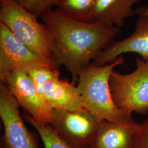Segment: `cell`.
<instances>
[{"mask_svg": "<svg viewBox=\"0 0 148 148\" xmlns=\"http://www.w3.org/2000/svg\"><path fill=\"white\" fill-rule=\"evenodd\" d=\"M141 0H97L90 22L106 27H123L134 14L133 7Z\"/></svg>", "mask_w": 148, "mask_h": 148, "instance_id": "obj_11", "label": "cell"}, {"mask_svg": "<svg viewBox=\"0 0 148 148\" xmlns=\"http://www.w3.org/2000/svg\"><path fill=\"white\" fill-rule=\"evenodd\" d=\"M17 101L5 84L0 85V117L4 127L5 148H39L36 140L24 123Z\"/></svg>", "mask_w": 148, "mask_h": 148, "instance_id": "obj_7", "label": "cell"}, {"mask_svg": "<svg viewBox=\"0 0 148 148\" xmlns=\"http://www.w3.org/2000/svg\"><path fill=\"white\" fill-rule=\"evenodd\" d=\"M134 14L138 16L140 15H148V5H142L138 7L134 10Z\"/></svg>", "mask_w": 148, "mask_h": 148, "instance_id": "obj_18", "label": "cell"}, {"mask_svg": "<svg viewBox=\"0 0 148 148\" xmlns=\"http://www.w3.org/2000/svg\"><path fill=\"white\" fill-rule=\"evenodd\" d=\"M97 0H60L56 8L76 20L90 22Z\"/></svg>", "mask_w": 148, "mask_h": 148, "instance_id": "obj_13", "label": "cell"}, {"mask_svg": "<svg viewBox=\"0 0 148 148\" xmlns=\"http://www.w3.org/2000/svg\"><path fill=\"white\" fill-rule=\"evenodd\" d=\"M3 83L19 106L35 121L44 125L49 124L51 111L40 99L28 74L20 71L13 72Z\"/></svg>", "mask_w": 148, "mask_h": 148, "instance_id": "obj_8", "label": "cell"}, {"mask_svg": "<svg viewBox=\"0 0 148 148\" xmlns=\"http://www.w3.org/2000/svg\"><path fill=\"white\" fill-rule=\"evenodd\" d=\"M26 119L36 130L42 140L45 148H70L48 124L44 125L36 121L29 115H26Z\"/></svg>", "mask_w": 148, "mask_h": 148, "instance_id": "obj_14", "label": "cell"}, {"mask_svg": "<svg viewBox=\"0 0 148 148\" xmlns=\"http://www.w3.org/2000/svg\"><path fill=\"white\" fill-rule=\"evenodd\" d=\"M99 122L85 109L52 110L49 125L70 148H89Z\"/></svg>", "mask_w": 148, "mask_h": 148, "instance_id": "obj_6", "label": "cell"}, {"mask_svg": "<svg viewBox=\"0 0 148 148\" xmlns=\"http://www.w3.org/2000/svg\"><path fill=\"white\" fill-rule=\"evenodd\" d=\"M124 64L125 58L122 56L113 63L104 65L90 63L81 70L77 87L84 108L99 122L106 120L137 129L140 123L123 114L117 107L109 85L110 77L115 68Z\"/></svg>", "mask_w": 148, "mask_h": 148, "instance_id": "obj_2", "label": "cell"}, {"mask_svg": "<svg viewBox=\"0 0 148 148\" xmlns=\"http://www.w3.org/2000/svg\"><path fill=\"white\" fill-rule=\"evenodd\" d=\"M59 67L54 59L43 57L34 53L0 23V79L2 83L14 71L27 74L34 69H57Z\"/></svg>", "mask_w": 148, "mask_h": 148, "instance_id": "obj_5", "label": "cell"}, {"mask_svg": "<svg viewBox=\"0 0 148 148\" xmlns=\"http://www.w3.org/2000/svg\"><path fill=\"white\" fill-rule=\"evenodd\" d=\"M134 148H148V117L136 130Z\"/></svg>", "mask_w": 148, "mask_h": 148, "instance_id": "obj_17", "label": "cell"}, {"mask_svg": "<svg viewBox=\"0 0 148 148\" xmlns=\"http://www.w3.org/2000/svg\"><path fill=\"white\" fill-rule=\"evenodd\" d=\"M137 129L106 120L100 122L89 148H134Z\"/></svg>", "mask_w": 148, "mask_h": 148, "instance_id": "obj_12", "label": "cell"}, {"mask_svg": "<svg viewBox=\"0 0 148 148\" xmlns=\"http://www.w3.org/2000/svg\"><path fill=\"white\" fill-rule=\"evenodd\" d=\"M74 83L55 77L47 80L43 87V95L49 110L74 111L84 109L82 98Z\"/></svg>", "mask_w": 148, "mask_h": 148, "instance_id": "obj_10", "label": "cell"}, {"mask_svg": "<svg viewBox=\"0 0 148 148\" xmlns=\"http://www.w3.org/2000/svg\"><path fill=\"white\" fill-rule=\"evenodd\" d=\"M27 74L32 80L40 99L48 108L43 95V87L46 82L48 79L55 77H60V71L59 69L45 68L34 69L29 71Z\"/></svg>", "mask_w": 148, "mask_h": 148, "instance_id": "obj_15", "label": "cell"}, {"mask_svg": "<svg viewBox=\"0 0 148 148\" xmlns=\"http://www.w3.org/2000/svg\"><path fill=\"white\" fill-rule=\"evenodd\" d=\"M32 14L40 18L53 10L60 0H16Z\"/></svg>", "mask_w": 148, "mask_h": 148, "instance_id": "obj_16", "label": "cell"}, {"mask_svg": "<svg viewBox=\"0 0 148 148\" xmlns=\"http://www.w3.org/2000/svg\"><path fill=\"white\" fill-rule=\"evenodd\" d=\"M40 18L53 37L54 59L59 66L63 65L71 74L74 84L78 82L81 70L94 60L120 32L117 27L76 20L57 8Z\"/></svg>", "mask_w": 148, "mask_h": 148, "instance_id": "obj_1", "label": "cell"}, {"mask_svg": "<svg viewBox=\"0 0 148 148\" xmlns=\"http://www.w3.org/2000/svg\"><path fill=\"white\" fill-rule=\"evenodd\" d=\"M38 18L16 0H0V23L34 53L54 58L53 37Z\"/></svg>", "mask_w": 148, "mask_h": 148, "instance_id": "obj_3", "label": "cell"}, {"mask_svg": "<svg viewBox=\"0 0 148 148\" xmlns=\"http://www.w3.org/2000/svg\"><path fill=\"white\" fill-rule=\"evenodd\" d=\"M136 53L148 61V15L138 16L134 32L128 36L113 41L94 60L99 65L112 63L124 53Z\"/></svg>", "mask_w": 148, "mask_h": 148, "instance_id": "obj_9", "label": "cell"}, {"mask_svg": "<svg viewBox=\"0 0 148 148\" xmlns=\"http://www.w3.org/2000/svg\"><path fill=\"white\" fill-rule=\"evenodd\" d=\"M136 69L129 74L114 70L109 85L117 107L128 116L133 112L145 115L148 113V61L138 57Z\"/></svg>", "mask_w": 148, "mask_h": 148, "instance_id": "obj_4", "label": "cell"}]
</instances>
